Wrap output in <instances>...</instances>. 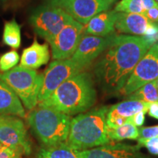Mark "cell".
Wrapping results in <instances>:
<instances>
[{
    "label": "cell",
    "instance_id": "1",
    "mask_svg": "<svg viewBox=\"0 0 158 158\" xmlns=\"http://www.w3.org/2000/svg\"><path fill=\"white\" fill-rule=\"evenodd\" d=\"M152 45L146 37L112 35L94 68L100 89L106 94L119 93L138 62Z\"/></svg>",
    "mask_w": 158,
    "mask_h": 158
},
{
    "label": "cell",
    "instance_id": "2",
    "mask_svg": "<svg viewBox=\"0 0 158 158\" xmlns=\"http://www.w3.org/2000/svg\"><path fill=\"white\" fill-rule=\"evenodd\" d=\"M96 101L97 91L92 76L82 71L65 81L48 99L37 105L73 116L90 109Z\"/></svg>",
    "mask_w": 158,
    "mask_h": 158
},
{
    "label": "cell",
    "instance_id": "3",
    "mask_svg": "<svg viewBox=\"0 0 158 158\" xmlns=\"http://www.w3.org/2000/svg\"><path fill=\"white\" fill-rule=\"evenodd\" d=\"M108 108L102 106L72 118L67 143L79 151L109 143L106 124Z\"/></svg>",
    "mask_w": 158,
    "mask_h": 158
},
{
    "label": "cell",
    "instance_id": "4",
    "mask_svg": "<svg viewBox=\"0 0 158 158\" xmlns=\"http://www.w3.org/2000/svg\"><path fill=\"white\" fill-rule=\"evenodd\" d=\"M71 119L70 116L43 106L31 110L27 118L31 130L45 147L67 141Z\"/></svg>",
    "mask_w": 158,
    "mask_h": 158
},
{
    "label": "cell",
    "instance_id": "5",
    "mask_svg": "<svg viewBox=\"0 0 158 158\" xmlns=\"http://www.w3.org/2000/svg\"><path fill=\"white\" fill-rule=\"evenodd\" d=\"M0 79L14 91L27 109L33 110L38 104L43 73H38L34 69L19 65L0 73Z\"/></svg>",
    "mask_w": 158,
    "mask_h": 158
},
{
    "label": "cell",
    "instance_id": "6",
    "mask_svg": "<svg viewBox=\"0 0 158 158\" xmlns=\"http://www.w3.org/2000/svg\"><path fill=\"white\" fill-rule=\"evenodd\" d=\"M72 20L73 19L62 9L44 4L31 12L29 23L38 36L50 43Z\"/></svg>",
    "mask_w": 158,
    "mask_h": 158
},
{
    "label": "cell",
    "instance_id": "7",
    "mask_svg": "<svg viewBox=\"0 0 158 158\" xmlns=\"http://www.w3.org/2000/svg\"><path fill=\"white\" fill-rule=\"evenodd\" d=\"M117 0H44L48 4L59 7L75 21L86 25L96 15L108 10Z\"/></svg>",
    "mask_w": 158,
    "mask_h": 158
},
{
    "label": "cell",
    "instance_id": "8",
    "mask_svg": "<svg viewBox=\"0 0 158 158\" xmlns=\"http://www.w3.org/2000/svg\"><path fill=\"white\" fill-rule=\"evenodd\" d=\"M82 71V69L71 58L53 61L43 73L38 102L48 99L62 83Z\"/></svg>",
    "mask_w": 158,
    "mask_h": 158
},
{
    "label": "cell",
    "instance_id": "9",
    "mask_svg": "<svg viewBox=\"0 0 158 158\" xmlns=\"http://www.w3.org/2000/svg\"><path fill=\"white\" fill-rule=\"evenodd\" d=\"M158 78V43L150 47L144 56L140 59L120 94L127 96L144 84Z\"/></svg>",
    "mask_w": 158,
    "mask_h": 158
},
{
    "label": "cell",
    "instance_id": "10",
    "mask_svg": "<svg viewBox=\"0 0 158 158\" xmlns=\"http://www.w3.org/2000/svg\"><path fill=\"white\" fill-rule=\"evenodd\" d=\"M0 141L5 147L19 150L23 155H29L31 152L24 124L16 116L0 115Z\"/></svg>",
    "mask_w": 158,
    "mask_h": 158
},
{
    "label": "cell",
    "instance_id": "11",
    "mask_svg": "<svg viewBox=\"0 0 158 158\" xmlns=\"http://www.w3.org/2000/svg\"><path fill=\"white\" fill-rule=\"evenodd\" d=\"M84 26L72 20L49 43L54 60L72 57L78 48L84 33Z\"/></svg>",
    "mask_w": 158,
    "mask_h": 158
},
{
    "label": "cell",
    "instance_id": "12",
    "mask_svg": "<svg viewBox=\"0 0 158 158\" xmlns=\"http://www.w3.org/2000/svg\"><path fill=\"white\" fill-rule=\"evenodd\" d=\"M115 29L118 32L146 37L155 44V37L158 34V24L149 21L144 14L118 13Z\"/></svg>",
    "mask_w": 158,
    "mask_h": 158
},
{
    "label": "cell",
    "instance_id": "13",
    "mask_svg": "<svg viewBox=\"0 0 158 158\" xmlns=\"http://www.w3.org/2000/svg\"><path fill=\"white\" fill-rule=\"evenodd\" d=\"M110 36L99 37L84 34L71 59L84 70L103 52Z\"/></svg>",
    "mask_w": 158,
    "mask_h": 158
},
{
    "label": "cell",
    "instance_id": "14",
    "mask_svg": "<svg viewBox=\"0 0 158 158\" xmlns=\"http://www.w3.org/2000/svg\"><path fill=\"white\" fill-rule=\"evenodd\" d=\"M81 158H148L138 146L125 143L103 145L80 151Z\"/></svg>",
    "mask_w": 158,
    "mask_h": 158
},
{
    "label": "cell",
    "instance_id": "15",
    "mask_svg": "<svg viewBox=\"0 0 158 158\" xmlns=\"http://www.w3.org/2000/svg\"><path fill=\"white\" fill-rule=\"evenodd\" d=\"M117 16L118 12L114 10L100 13L84 25V33L99 37H108L114 35Z\"/></svg>",
    "mask_w": 158,
    "mask_h": 158
},
{
    "label": "cell",
    "instance_id": "16",
    "mask_svg": "<svg viewBox=\"0 0 158 158\" xmlns=\"http://www.w3.org/2000/svg\"><path fill=\"white\" fill-rule=\"evenodd\" d=\"M50 59V51L47 43H39L35 39L31 45L23 51L20 65L31 69H37L46 64Z\"/></svg>",
    "mask_w": 158,
    "mask_h": 158
},
{
    "label": "cell",
    "instance_id": "17",
    "mask_svg": "<svg viewBox=\"0 0 158 158\" xmlns=\"http://www.w3.org/2000/svg\"><path fill=\"white\" fill-rule=\"evenodd\" d=\"M0 115L25 117L22 102L15 92L0 79Z\"/></svg>",
    "mask_w": 158,
    "mask_h": 158
},
{
    "label": "cell",
    "instance_id": "18",
    "mask_svg": "<svg viewBox=\"0 0 158 158\" xmlns=\"http://www.w3.org/2000/svg\"><path fill=\"white\" fill-rule=\"evenodd\" d=\"M150 105H151L150 102L135 100H126L124 101L120 102L108 108L106 121L113 120L117 118L127 119V118L141 111H145L147 113Z\"/></svg>",
    "mask_w": 158,
    "mask_h": 158
},
{
    "label": "cell",
    "instance_id": "19",
    "mask_svg": "<svg viewBox=\"0 0 158 158\" xmlns=\"http://www.w3.org/2000/svg\"><path fill=\"white\" fill-rule=\"evenodd\" d=\"M37 158H81V155L79 150L71 147L67 142H64L41 149Z\"/></svg>",
    "mask_w": 158,
    "mask_h": 158
},
{
    "label": "cell",
    "instance_id": "20",
    "mask_svg": "<svg viewBox=\"0 0 158 158\" xmlns=\"http://www.w3.org/2000/svg\"><path fill=\"white\" fill-rule=\"evenodd\" d=\"M2 42L5 45L13 49H17L21 46V26L15 19L7 21L4 25Z\"/></svg>",
    "mask_w": 158,
    "mask_h": 158
},
{
    "label": "cell",
    "instance_id": "21",
    "mask_svg": "<svg viewBox=\"0 0 158 158\" xmlns=\"http://www.w3.org/2000/svg\"><path fill=\"white\" fill-rule=\"evenodd\" d=\"M107 135L111 141L137 140L139 138V129L130 123H125L116 128L107 126Z\"/></svg>",
    "mask_w": 158,
    "mask_h": 158
},
{
    "label": "cell",
    "instance_id": "22",
    "mask_svg": "<svg viewBox=\"0 0 158 158\" xmlns=\"http://www.w3.org/2000/svg\"><path fill=\"white\" fill-rule=\"evenodd\" d=\"M127 100H135L146 102H155L158 101V92L156 80L144 84L141 87L134 91L133 93L127 96Z\"/></svg>",
    "mask_w": 158,
    "mask_h": 158
},
{
    "label": "cell",
    "instance_id": "23",
    "mask_svg": "<svg viewBox=\"0 0 158 158\" xmlns=\"http://www.w3.org/2000/svg\"><path fill=\"white\" fill-rule=\"evenodd\" d=\"M114 10L118 13L140 14L145 13L142 0H119L115 5Z\"/></svg>",
    "mask_w": 158,
    "mask_h": 158
},
{
    "label": "cell",
    "instance_id": "24",
    "mask_svg": "<svg viewBox=\"0 0 158 158\" xmlns=\"http://www.w3.org/2000/svg\"><path fill=\"white\" fill-rule=\"evenodd\" d=\"M19 54L15 50H12L0 56V70L5 73L12 70L19 62Z\"/></svg>",
    "mask_w": 158,
    "mask_h": 158
},
{
    "label": "cell",
    "instance_id": "25",
    "mask_svg": "<svg viewBox=\"0 0 158 158\" xmlns=\"http://www.w3.org/2000/svg\"><path fill=\"white\" fill-rule=\"evenodd\" d=\"M138 147L141 148V147H146L148 151L152 155H158V137L152 138H138Z\"/></svg>",
    "mask_w": 158,
    "mask_h": 158
},
{
    "label": "cell",
    "instance_id": "26",
    "mask_svg": "<svg viewBox=\"0 0 158 158\" xmlns=\"http://www.w3.org/2000/svg\"><path fill=\"white\" fill-rule=\"evenodd\" d=\"M23 154L19 150L3 146L0 148V158H22Z\"/></svg>",
    "mask_w": 158,
    "mask_h": 158
},
{
    "label": "cell",
    "instance_id": "27",
    "mask_svg": "<svg viewBox=\"0 0 158 158\" xmlns=\"http://www.w3.org/2000/svg\"><path fill=\"white\" fill-rule=\"evenodd\" d=\"M158 137V125L139 128V138H152Z\"/></svg>",
    "mask_w": 158,
    "mask_h": 158
},
{
    "label": "cell",
    "instance_id": "28",
    "mask_svg": "<svg viewBox=\"0 0 158 158\" xmlns=\"http://www.w3.org/2000/svg\"><path fill=\"white\" fill-rule=\"evenodd\" d=\"M145 111H141L135 114V115L130 116L126 119L125 123H130L136 126V127H141L145 121Z\"/></svg>",
    "mask_w": 158,
    "mask_h": 158
},
{
    "label": "cell",
    "instance_id": "29",
    "mask_svg": "<svg viewBox=\"0 0 158 158\" xmlns=\"http://www.w3.org/2000/svg\"><path fill=\"white\" fill-rule=\"evenodd\" d=\"M144 15L147 17L151 22L158 24V6L146 10Z\"/></svg>",
    "mask_w": 158,
    "mask_h": 158
},
{
    "label": "cell",
    "instance_id": "30",
    "mask_svg": "<svg viewBox=\"0 0 158 158\" xmlns=\"http://www.w3.org/2000/svg\"><path fill=\"white\" fill-rule=\"evenodd\" d=\"M147 112L149 116L158 119V101L151 103Z\"/></svg>",
    "mask_w": 158,
    "mask_h": 158
},
{
    "label": "cell",
    "instance_id": "31",
    "mask_svg": "<svg viewBox=\"0 0 158 158\" xmlns=\"http://www.w3.org/2000/svg\"><path fill=\"white\" fill-rule=\"evenodd\" d=\"M144 10H148L155 7L156 6H158V3L155 0H142Z\"/></svg>",
    "mask_w": 158,
    "mask_h": 158
},
{
    "label": "cell",
    "instance_id": "32",
    "mask_svg": "<svg viewBox=\"0 0 158 158\" xmlns=\"http://www.w3.org/2000/svg\"><path fill=\"white\" fill-rule=\"evenodd\" d=\"M156 83H157V92H158V78L156 79Z\"/></svg>",
    "mask_w": 158,
    "mask_h": 158
},
{
    "label": "cell",
    "instance_id": "33",
    "mask_svg": "<svg viewBox=\"0 0 158 158\" xmlns=\"http://www.w3.org/2000/svg\"><path fill=\"white\" fill-rule=\"evenodd\" d=\"M3 147V145L2 144V143H1V141H0V148H2Z\"/></svg>",
    "mask_w": 158,
    "mask_h": 158
},
{
    "label": "cell",
    "instance_id": "34",
    "mask_svg": "<svg viewBox=\"0 0 158 158\" xmlns=\"http://www.w3.org/2000/svg\"><path fill=\"white\" fill-rule=\"evenodd\" d=\"M156 40H157V41H158V34L157 35V37H156Z\"/></svg>",
    "mask_w": 158,
    "mask_h": 158
},
{
    "label": "cell",
    "instance_id": "35",
    "mask_svg": "<svg viewBox=\"0 0 158 158\" xmlns=\"http://www.w3.org/2000/svg\"><path fill=\"white\" fill-rule=\"evenodd\" d=\"M2 1H3V2H5V1H7V0H2Z\"/></svg>",
    "mask_w": 158,
    "mask_h": 158
},
{
    "label": "cell",
    "instance_id": "36",
    "mask_svg": "<svg viewBox=\"0 0 158 158\" xmlns=\"http://www.w3.org/2000/svg\"><path fill=\"white\" fill-rule=\"evenodd\" d=\"M155 1H156V2H157L158 3V0H155Z\"/></svg>",
    "mask_w": 158,
    "mask_h": 158
}]
</instances>
